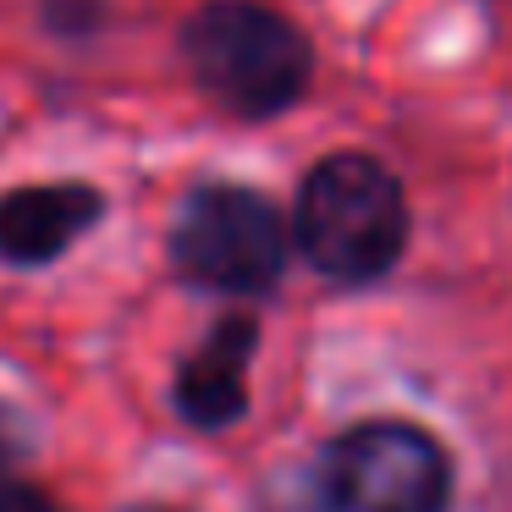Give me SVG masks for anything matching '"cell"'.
I'll list each match as a JSON object with an SVG mask.
<instances>
[{
    "label": "cell",
    "instance_id": "cell-1",
    "mask_svg": "<svg viewBox=\"0 0 512 512\" xmlns=\"http://www.w3.org/2000/svg\"><path fill=\"white\" fill-rule=\"evenodd\" d=\"M188 72L221 111L243 122L287 111L314 72V50L298 23L254 0H215L182 28Z\"/></svg>",
    "mask_w": 512,
    "mask_h": 512
},
{
    "label": "cell",
    "instance_id": "cell-2",
    "mask_svg": "<svg viewBox=\"0 0 512 512\" xmlns=\"http://www.w3.org/2000/svg\"><path fill=\"white\" fill-rule=\"evenodd\" d=\"M298 243L331 281H375L408 243V199L369 155H331L298 193Z\"/></svg>",
    "mask_w": 512,
    "mask_h": 512
},
{
    "label": "cell",
    "instance_id": "cell-3",
    "mask_svg": "<svg viewBox=\"0 0 512 512\" xmlns=\"http://www.w3.org/2000/svg\"><path fill=\"white\" fill-rule=\"evenodd\" d=\"M314 479L325 512H446L452 496V468L435 435L397 419L336 435Z\"/></svg>",
    "mask_w": 512,
    "mask_h": 512
},
{
    "label": "cell",
    "instance_id": "cell-7",
    "mask_svg": "<svg viewBox=\"0 0 512 512\" xmlns=\"http://www.w3.org/2000/svg\"><path fill=\"white\" fill-rule=\"evenodd\" d=\"M0 512H56V501L17 474H0Z\"/></svg>",
    "mask_w": 512,
    "mask_h": 512
},
{
    "label": "cell",
    "instance_id": "cell-4",
    "mask_svg": "<svg viewBox=\"0 0 512 512\" xmlns=\"http://www.w3.org/2000/svg\"><path fill=\"white\" fill-rule=\"evenodd\" d=\"M171 259L210 292H265L287 270V232L270 199H259L254 188L210 182L182 204Z\"/></svg>",
    "mask_w": 512,
    "mask_h": 512
},
{
    "label": "cell",
    "instance_id": "cell-5",
    "mask_svg": "<svg viewBox=\"0 0 512 512\" xmlns=\"http://www.w3.org/2000/svg\"><path fill=\"white\" fill-rule=\"evenodd\" d=\"M105 215V193L89 182H34L0 193V259L6 265H45L67 254Z\"/></svg>",
    "mask_w": 512,
    "mask_h": 512
},
{
    "label": "cell",
    "instance_id": "cell-6",
    "mask_svg": "<svg viewBox=\"0 0 512 512\" xmlns=\"http://www.w3.org/2000/svg\"><path fill=\"white\" fill-rule=\"evenodd\" d=\"M259 325L248 314H226L204 347L177 369V413L199 430H226L248 408V358H254Z\"/></svg>",
    "mask_w": 512,
    "mask_h": 512
},
{
    "label": "cell",
    "instance_id": "cell-8",
    "mask_svg": "<svg viewBox=\"0 0 512 512\" xmlns=\"http://www.w3.org/2000/svg\"><path fill=\"white\" fill-rule=\"evenodd\" d=\"M127 512H166V507H127Z\"/></svg>",
    "mask_w": 512,
    "mask_h": 512
}]
</instances>
